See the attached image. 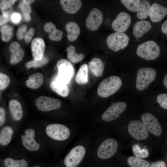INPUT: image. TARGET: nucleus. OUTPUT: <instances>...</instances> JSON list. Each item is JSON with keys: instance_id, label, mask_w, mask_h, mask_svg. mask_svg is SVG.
Wrapping results in <instances>:
<instances>
[{"instance_id": "15", "label": "nucleus", "mask_w": 167, "mask_h": 167, "mask_svg": "<svg viewBox=\"0 0 167 167\" xmlns=\"http://www.w3.org/2000/svg\"><path fill=\"white\" fill-rule=\"evenodd\" d=\"M25 135H23L21 138L22 143L28 150L33 151H37L40 148V144L34 140L35 131L30 128L26 130Z\"/></svg>"}, {"instance_id": "29", "label": "nucleus", "mask_w": 167, "mask_h": 167, "mask_svg": "<svg viewBox=\"0 0 167 167\" xmlns=\"http://www.w3.org/2000/svg\"><path fill=\"white\" fill-rule=\"evenodd\" d=\"M75 47L72 45L69 46L66 49L68 59L71 62L75 64L81 61L85 57L83 54H78L75 52Z\"/></svg>"}, {"instance_id": "53", "label": "nucleus", "mask_w": 167, "mask_h": 167, "mask_svg": "<svg viewBox=\"0 0 167 167\" xmlns=\"http://www.w3.org/2000/svg\"><path fill=\"white\" fill-rule=\"evenodd\" d=\"M40 167L39 166H33V167Z\"/></svg>"}, {"instance_id": "34", "label": "nucleus", "mask_w": 167, "mask_h": 167, "mask_svg": "<svg viewBox=\"0 0 167 167\" xmlns=\"http://www.w3.org/2000/svg\"><path fill=\"white\" fill-rule=\"evenodd\" d=\"M49 62L48 58L45 56H44L42 59L39 60L34 59L30 61L26 64V67L28 68L32 67H38L43 66L47 64Z\"/></svg>"}, {"instance_id": "37", "label": "nucleus", "mask_w": 167, "mask_h": 167, "mask_svg": "<svg viewBox=\"0 0 167 167\" xmlns=\"http://www.w3.org/2000/svg\"><path fill=\"white\" fill-rule=\"evenodd\" d=\"M62 31L56 28L49 34V37L51 40L58 41L62 39Z\"/></svg>"}, {"instance_id": "17", "label": "nucleus", "mask_w": 167, "mask_h": 167, "mask_svg": "<svg viewBox=\"0 0 167 167\" xmlns=\"http://www.w3.org/2000/svg\"><path fill=\"white\" fill-rule=\"evenodd\" d=\"M32 53L33 59L39 60L43 58L45 49L44 40L41 38L34 39L31 45Z\"/></svg>"}, {"instance_id": "13", "label": "nucleus", "mask_w": 167, "mask_h": 167, "mask_svg": "<svg viewBox=\"0 0 167 167\" xmlns=\"http://www.w3.org/2000/svg\"><path fill=\"white\" fill-rule=\"evenodd\" d=\"M103 19L101 11L97 8H94L90 11L86 19V26L91 31H96L101 24Z\"/></svg>"}, {"instance_id": "14", "label": "nucleus", "mask_w": 167, "mask_h": 167, "mask_svg": "<svg viewBox=\"0 0 167 167\" xmlns=\"http://www.w3.org/2000/svg\"><path fill=\"white\" fill-rule=\"evenodd\" d=\"M131 21L130 15L126 12H122L118 15L113 21L112 27L117 32H123L128 29Z\"/></svg>"}, {"instance_id": "10", "label": "nucleus", "mask_w": 167, "mask_h": 167, "mask_svg": "<svg viewBox=\"0 0 167 167\" xmlns=\"http://www.w3.org/2000/svg\"><path fill=\"white\" fill-rule=\"evenodd\" d=\"M128 130L131 135L137 140L145 139L149 135L148 131L139 120L131 121L128 126Z\"/></svg>"}, {"instance_id": "35", "label": "nucleus", "mask_w": 167, "mask_h": 167, "mask_svg": "<svg viewBox=\"0 0 167 167\" xmlns=\"http://www.w3.org/2000/svg\"><path fill=\"white\" fill-rule=\"evenodd\" d=\"M121 1L129 11L131 12H135L138 10L141 0H122Z\"/></svg>"}, {"instance_id": "6", "label": "nucleus", "mask_w": 167, "mask_h": 167, "mask_svg": "<svg viewBox=\"0 0 167 167\" xmlns=\"http://www.w3.org/2000/svg\"><path fill=\"white\" fill-rule=\"evenodd\" d=\"M58 77L66 84H68L74 74V68L70 62L65 59L58 60L57 63Z\"/></svg>"}, {"instance_id": "21", "label": "nucleus", "mask_w": 167, "mask_h": 167, "mask_svg": "<svg viewBox=\"0 0 167 167\" xmlns=\"http://www.w3.org/2000/svg\"><path fill=\"white\" fill-rule=\"evenodd\" d=\"M60 2L63 9L70 14L76 13L82 6L81 1L79 0H61Z\"/></svg>"}, {"instance_id": "46", "label": "nucleus", "mask_w": 167, "mask_h": 167, "mask_svg": "<svg viewBox=\"0 0 167 167\" xmlns=\"http://www.w3.org/2000/svg\"><path fill=\"white\" fill-rule=\"evenodd\" d=\"M10 19L13 22L15 23H17L21 20V16L18 13H13L11 15Z\"/></svg>"}, {"instance_id": "27", "label": "nucleus", "mask_w": 167, "mask_h": 167, "mask_svg": "<svg viewBox=\"0 0 167 167\" xmlns=\"http://www.w3.org/2000/svg\"><path fill=\"white\" fill-rule=\"evenodd\" d=\"M88 66L86 64L80 66L78 71L75 77L77 83L80 84H86L88 81Z\"/></svg>"}, {"instance_id": "28", "label": "nucleus", "mask_w": 167, "mask_h": 167, "mask_svg": "<svg viewBox=\"0 0 167 167\" xmlns=\"http://www.w3.org/2000/svg\"><path fill=\"white\" fill-rule=\"evenodd\" d=\"M13 133V130L10 126L3 128L0 132V144L2 146L8 145L11 140Z\"/></svg>"}, {"instance_id": "40", "label": "nucleus", "mask_w": 167, "mask_h": 167, "mask_svg": "<svg viewBox=\"0 0 167 167\" xmlns=\"http://www.w3.org/2000/svg\"><path fill=\"white\" fill-rule=\"evenodd\" d=\"M27 26L23 24L19 26L17 32V36L19 40L22 39L27 32Z\"/></svg>"}, {"instance_id": "52", "label": "nucleus", "mask_w": 167, "mask_h": 167, "mask_svg": "<svg viewBox=\"0 0 167 167\" xmlns=\"http://www.w3.org/2000/svg\"><path fill=\"white\" fill-rule=\"evenodd\" d=\"M17 0H10V1L11 2L12 4H14L15 2H16Z\"/></svg>"}, {"instance_id": "30", "label": "nucleus", "mask_w": 167, "mask_h": 167, "mask_svg": "<svg viewBox=\"0 0 167 167\" xmlns=\"http://www.w3.org/2000/svg\"><path fill=\"white\" fill-rule=\"evenodd\" d=\"M0 8L2 15L5 18L10 19L14 11L12 4L10 0H2L0 2Z\"/></svg>"}, {"instance_id": "22", "label": "nucleus", "mask_w": 167, "mask_h": 167, "mask_svg": "<svg viewBox=\"0 0 167 167\" xmlns=\"http://www.w3.org/2000/svg\"><path fill=\"white\" fill-rule=\"evenodd\" d=\"M105 63L99 58H94L89 63L88 69L94 75L100 77L103 74Z\"/></svg>"}, {"instance_id": "5", "label": "nucleus", "mask_w": 167, "mask_h": 167, "mask_svg": "<svg viewBox=\"0 0 167 167\" xmlns=\"http://www.w3.org/2000/svg\"><path fill=\"white\" fill-rule=\"evenodd\" d=\"M46 132L49 137L58 141L66 139L70 133L68 128L59 124H52L48 125L46 128Z\"/></svg>"}, {"instance_id": "45", "label": "nucleus", "mask_w": 167, "mask_h": 167, "mask_svg": "<svg viewBox=\"0 0 167 167\" xmlns=\"http://www.w3.org/2000/svg\"><path fill=\"white\" fill-rule=\"evenodd\" d=\"M148 167H166V163L163 161H158L152 163Z\"/></svg>"}, {"instance_id": "18", "label": "nucleus", "mask_w": 167, "mask_h": 167, "mask_svg": "<svg viewBox=\"0 0 167 167\" xmlns=\"http://www.w3.org/2000/svg\"><path fill=\"white\" fill-rule=\"evenodd\" d=\"M9 50L11 53L10 64L15 65L20 62L23 58L24 52L17 42L12 43L10 45Z\"/></svg>"}, {"instance_id": "2", "label": "nucleus", "mask_w": 167, "mask_h": 167, "mask_svg": "<svg viewBox=\"0 0 167 167\" xmlns=\"http://www.w3.org/2000/svg\"><path fill=\"white\" fill-rule=\"evenodd\" d=\"M159 45L153 41H149L139 45L136 50L137 55L146 60H154L160 53Z\"/></svg>"}, {"instance_id": "16", "label": "nucleus", "mask_w": 167, "mask_h": 167, "mask_svg": "<svg viewBox=\"0 0 167 167\" xmlns=\"http://www.w3.org/2000/svg\"><path fill=\"white\" fill-rule=\"evenodd\" d=\"M167 14V8L158 3H154L151 6L149 15L151 20L154 23L161 21Z\"/></svg>"}, {"instance_id": "31", "label": "nucleus", "mask_w": 167, "mask_h": 167, "mask_svg": "<svg viewBox=\"0 0 167 167\" xmlns=\"http://www.w3.org/2000/svg\"><path fill=\"white\" fill-rule=\"evenodd\" d=\"M127 163L131 167H148V161L134 156H131L127 159Z\"/></svg>"}, {"instance_id": "50", "label": "nucleus", "mask_w": 167, "mask_h": 167, "mask_svg": "<svg viewBox=\"0 0 167 167\" xmlns=\"http://www.w3.org/2000/svg\"><path fill=\"white\" fill-rule=\"evenodd\" d=\"M163 84L166 88H167V75L164 77L163 80Z\"/></svg>"}, {"instance_id": "12", "label": "nucleus", "mask_w": 167, "mask_h": 167, "mask_svg": "<svg viewBox=\"0 0 167 167\" xmlns=\"http://www.w3.org/2000/svg\"><path fill=\"white\" fill-rule=\"evenodd\" d=\"M37 109L43 111H49L59 108L61 105L60 100L50 97L41 96L35 101Z\"/></svg>"}, {"instance_id": "11", "label": "nucleus", "mask_w": 167, "mask_h": 167, "mask_svg": "<svg viewBox=\"0 0 167 167\" xmlns=\"http://www.w3.org/2000/svg\"><path fill=\"white\" fill-rule=\"evenodd\" d=\"M126 104L124 102H118L113 103L104 112L102 116L103 120L110 122L118 118L126 109Z\"/></svg>"}, {"instance_id": "25", "label": "nucleus", "mask_w": 167, "mask_h": 167, "mask_svg": "<svg viewBox=\"0 0 167 167\" xmlns=\"http://www.w3.org/2000/svg\"><path fill=\"white\" fill-rule=\"evenodd\" d=\"M65 27L67 32L68 39L71 41H75L80 33L79 25L74 22H69L66 24Z\"/></svg>"}, {"instance_id": "4", "label": "nucleus", "mask_w": 167, "mask_h": 167, "mask_svg": "<svg viewBox=\"0 0 167 167\" xmlns=\"http://www.w3.org/2000/svg\"><path fill=\"white\" fill-rule=\"evenodd\" d=\"M129 38L125 33L116 32L109 35L106 40L108 47L116 52L124 49L128 45Z\"/></svg>"}, {"instance_id": "41", "label": "nucleus", "mask_w": 167, "mask_h": 167, "mask_svg": "<svg viewBox=\"0 0 167 167\" xmlns=\"http://www.w3.org/2000/svg\"><path fill=\"white\" fill-rule=\"evenodd\" d=\"M35 29L34 28H32L27 32L25 36V42L27 43H29L32 41L34 34Z\"/></svg>"}, {"instance_id": "9", "label": "nucleus", "mask_w": 167, "mask_h": 167, "mask_svg": "<svg viewBox=\"0 0 167 167\" xmlns=\"http://www.w3.org/2000/svg\"><path fill=\"white\" fill-rule=\"evenodd\" d=\"M141 118L148 131L156 136L161 135L162 132L161 125L154 115L149 113H144L142 115Z\"/></svg>"}, {"instance_id": "47", "label": "nucleus", "mask_w": 167, "mask_h": 167, "mask_svg": "<svg viewBox=\"0 0 167 167\" xmlns=\"http://www.w3.org/2000/svg\"><path fill=\"white\" fill-rule=\"evenodd\" d=\"M10 19L5 17L2 15H0V27L4 25L9 21Z\"/></svg>"}, {"instance_id": "44", "label": "nucleus", "mask_w": 167, "mask_h": 167, "mask_svg": "<svg viewBox=\"0 0 167 167\" xmlns=\"http://www.w3.org/2000/svg\"><path fill=\"white\" fill-rule=\"evenodd\" d=\"M6 120V112L4 109L0 107V127L4 123Z\"/></svg>"}, {"instance_id": "20", "label": "nucleus", "mask_w": 167, "mask_h": 167, "mask_svg": "<svg viewBox=\"0 0 167 167\" xmlns=\"http://www.w3.org/2000/svg\"><path fill=\"white\" fill-rule=\"evenodd\" d=\"M152 28L150 23L146 20L138 21L134 24L133 28V34L136 39L142 37Z\"/></svg>"}, {"instance_id": "1", "label": "nucleus", "mask_w": 167, "mask_h": 167, "mask_svg": "<svg viewBox=\"0 0 167 167\" xmlns=\"http://www.w3.org/2000/svg\"><path fill=\"white\" fill-rule=\"evenodd\" d=\"M122 84L121 79L117 76H112L103 80L97 88L98 95L102 97H107L115 93Z\"/></svg>"}, {"instance_id": "43", "label": "nucleus", "mask_w": 167, "mask_h": 167, "mask_svg": "<svg viewBox=\"0 0 167 167\" xmlns=\"http://www.w3.org/2000/svg\"><path fill=\"white\" fill-rule=\"evenodd\" d=\"M56 28V26L54 24L50 22L46 23L44 27L45 31L49 34Z\"/></svg>"}, {"instance_id": "36", "label": "nucleus", "mask_w": 167, "mask_h": 167, "mask_svg": "<svg viewBox=\"0 0 167 167\" xmlns=\"http://www.w3.org/2000/svg\"><path fill=\"white\" fill-rule=\"evenodd\" d=\"M132 150L135 157L140 159L147 157L149 155V152L146 149H141L138 144H134L132 146Z\"/></svg>"}, {"instance_id": "33", "label": "nucleus", "mask_w": 167, "mask_h": 167, "mask_svg": "<svg viewBox=\"0 0 167 167\" xmlns=\"http://www.w3.org/2000/svg\"><path fill=\"white\" fill-rule=\"evenodd\" d=\"M5 167H27L28 163L24 159L21 160L10 158H6L4 161Z\"/></svg>"}, {"instance_id": "3", "label": "nucleus", "mask_w": 167, "mask_h": 167, "mask_svg": "<svg viewBox=\"0 0 167 167\" xmlns=\"http://www.w3.org/2000/svg\"><path fill=\"white\" fill-rule=\"evenodd\" d=\"M156 73L152 68L146 67L138 70L136 79V87L139 91L147 88L156 78Z\"/></svg>"}, {"instance_id": "32", "label": "nucleus", "mask_w": 167, "mask_h": 167, "mask_svg": "<svg viewBox=\"0 0 167 167\" xmlns=\"http://www.w3.org/2000/svg\"><path fill=\"white\" fill-rule=\"evenodd\" d=\"M1 39L3 41L7 42L9 41L12 37L13 33V27L10 25H4L0 28Z\"/></svg>"}, {"instance_id": "39", "label": "nucleus", "mask_w": 167, "mask_h": 167, "mask_svg": "<svg viewBox=\"0 0 167 167\" xmlns=\"http://www.w3.org/2000/svg\"><path fill=\"white\" fill-rule=\"evenodd\" d=\"M157 101L160 106L163 108L167 109V94H161L157 97Z\"/></svg>"}, {"instance_id": "48", "label": "nucleus", "mask_w": 167, "mask_h": 167, "mask_svg": "<svg viewBox=\"0 0 167 167\" xmlns=\"http://www.w3.org/2000/svg\"><path fill=\"white\" fill-rule=\"evenodd\" d=\"M167 20L165 21L162 24L161 29L162 32L164 34H167Z\"/></svg>"}, {"instance_id": "49", "label": "nucleus", "mask_w": 167, "mask_h": 167, "mask_svg": "<svg viewBox=\"0 0 167 167\" xmlns=\"http://www.w3.org/2000/svg\"><path fill=\"white\" fill-rule=\"evenodd\" d=\"M25 20L28 21L31 19V16L30 14H23Z\"/></svg>"}, {"instance_id": "8", "label": "nucleus", "mask_w": 167, "mask_h": 167, "mask_svg": "<svg viewBox=\"0 0 167 167\" xmlns=\"http://www.w3.org/2000/svg\"><path fill=\"white\" fill-rule=\"evenodd\" d=\"M86 153L85 148L81 145L73 148L65 157L64 163L66 167H76L82 161Z\"/></svg>"}, {"instance_id": "51", "label": "nucleus", "mask_w": 167, "mask_h": 167, "mask_svg": "<svg viewBox=\"0 0 167 167\" xmlns=\"http://www.w3.org/2000/svg\"><path fill=\"white\" fill-rule=\"evenodd\" d=\"M24 3L30 5L31 4L33 3L35 0H24L22 1Z\"/></svg>"}, {"instance_id": "23", "label": "nucleus", "mask_w": 167, "mask_h": 167, "mask_svg": "<svg viewBox=\"0 0 167 167\" xmlns=\"http://www.w3.org/2000/svg\"><path fill=\"white\" fill-rule=\"evenodd\" d=\"M10 111L13 118L15 121L21 120L23 116V110L20 102L16 100H12L9 103Z\"/></svg>"}, {"instance_id": "24", "label": "nucleus", "mask_w": 167, "mask_h": 167, "mask_svg": "<svg viewBox=\"0 0 167 167\" xmlns=\"http://www.w3.org/2000/svg\"><path fill=\"white\" fill-rule=\"evenodd\" d=\"M43 82V76L41 73L32 74L26 81V85L29 88L36 89L39 88Z\"/></svg>"}, {"instance_id": "7", "label": "nucleus", "mask_w": 167, "mask_h": 167, "mask_svg": "<svg viewBox=\"0 0 167 167\" xmlns=\"http://www.w3.org/2000/svg\"><path fill=\"white\" fill-rule=\"evenodd\" d=\"M117 141L113 138H108L104 141L99 147L97 154L101 159L109 158L116 152L118 147Z\"/></svg>"}, {"instance_id": "26", "label": "nucleus", "mask_w": 167, "mask_h": 167, "mask_svg": "<svg viewBox=\"0 0 167 167\" xmlns=\"http://www.w3.org/2000/svg\"><path fill=\"white\" fill-rule=\"evenodd\" d=\"M151 7L150 3L147 0H143L140 2L137 11V17L141 20L147 18L149 15Z\"/></svg>"}, {"instance_id": "54", "label": "nucleus", "mask_w": 167, "mask_h": 167, "mask_svg": "<svg viewBox=\"0 0 167 167\" xmlns=\"http://www.w3.org/2000/svg\"><path fill=\"white\" fill-rule=\"evenodd\" d=\"M1 1V0H0V1Z\"/></svg>"}, {"instance_id": "38", "label": "nucleus", "mask_w": 167, "mask_h": 167, "mask_svg": "<svg viewBox=\"0 0 167 167\" xmlns=\"http://www.w3.org/2000/svg\"><path fill=\"white\" fill-rule=\"evenodd\" d=\"M10 83L9 77L5 74L0 73V90L6 88Z\"/></svg>"}, {"instance_id": "42", "label": "nucleus", "mask_w": 167, "mask_h": 167, "mask_svg": "<svg viewBox=\"0 0 167 167\" xmlns=\"http://www.w3.org/2000/svg\"><path fill=\"white\" fill-rule=\"evenodd\" d=\"M20 5V7L23 14H30L31 12V7L30 5L26 4L23 1Z\"/></svg>"}, {"instance_id": "19", "label": "nucleus", "mask_w": 167, "mask_h": 167, "mask_svg": "<svg viewBox=\"0 0 167 167\" xmlns=\"http://www.w3.org/2000/svg\"><path fill=\"white\" fill-rule=\"evenodd\" d=\"M51 89L59 95L67 96L69 92V89L67 84L61 80L57 76L50 83Z\"/></svg>"}]
</instances>
